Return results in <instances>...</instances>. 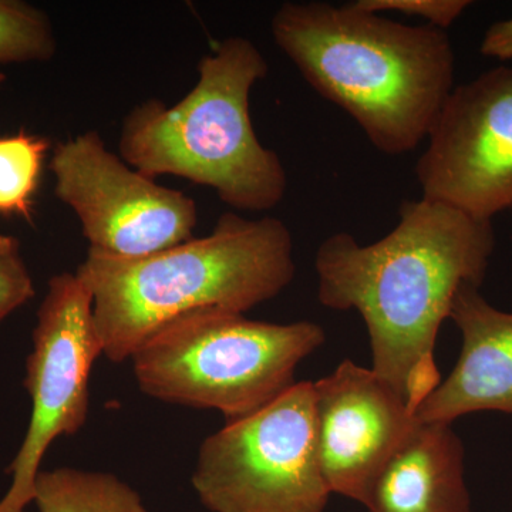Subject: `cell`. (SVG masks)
<instances>
[{"label":"cell","instance_id":"1","mask_svg":"<svg viewBox=\"0 0 512 512\" xmlns=\"http://www.w3.org/2000/svg\"><path fill=\"white\" fill-rule=\"evenodd\" d=\"M494 248L493 222L423 197L403 201L396 227L373 244L349 232L320 242V305L362 316L373 372L414 414L441 383V325L463 286L483 285Z\"/></svg>","mask_w":512,"mask_h":512},{"label":"cell","instance_id":"2","mask_svg":"<svg viewBox=\"0 0 512 512\" xmlns=\"http://www.w3.org/2000/svg\"><path fill=\"white\" fill-rule=\"evenodd\" d=\"M271 33L306 83L386 156L426 141L454 89L456 53L446 30L404 25L355 2H285Z\"/></svg>","mask_w":512,"mask_h":512},{"label":"cell","instance_id":"3","mask_svg":"<svg viewBox=\"0 0 512 512\" xmlns=\"http://www.w3.org/2000/svg\"><path fill=\"white\" fill-rule=\"evenodd\" d=\"M74 274L92 295L103 356L121 363L181 316L245 315L271 301L292 284L296 265L284 221L225 212L204 238L137 259L89 251Z\"/></svg>","mask_w":512,"mask_h":512},{"label":"cell","instance_id":"4","mask_svg":"<svg viewBox=\"0 0 512 512\" xmlns=\"http://www.w3.org/2000/svg\"><path fill=\"white\" fill-rule=\"evenodd\" d=\"M247 37H228L198 63L194 89L174 106L148 99L121 126L120 157L156 180L173 175L211 188L232 210L264 212L284 201L288 174L256 136L251 92L268 74Z\"/></svg>","mask_w":512,"mask_h":512},{"label":"cell","instance_id":"5","mask_svg":"<svg viewBox=\"0 0 512 512\" xmlns=\"http://www.w3.org/2000/svg\"><path fill=\"white\" fill-rule=\"evenodd\" d=\"M319 323H271L208 309L168 323L131 357L141 392L191 409L244 419L295 384L306 357L322 348Z\"/></svg>","mask_w":512,"mask_h":512},{"label":"cell","instance_id":"6","mask_svg":"<svg viewBox=\"0 0 512 512\" xmlns=\"http://www.w3.org/2000/svg\"><path fill=\"white\" fill-rule=\"evenodd\" d=\"M191 483L211 512H325L332 494L316 450L313 382L208 436Z\"/></svg>","mask_w":512,"mask_h":512},{"label":"cell","instance_id":"7","mask_svg":"<svg viewBox=\"0 0 512 512\" xmlns=\"http://www.w3.org/2000/svg\"><path fill=\"white\" fill-rule=\"evenodd\" d=\"M100 356L89 289L72 272L53 276L37 309L26 359L25 387L32 404L28 430L6 470L10 485L0 498V512H28L50 446L83 429L90 410V376Z\"/></svg>","mask_w":512,"mask_h":512},{"label":"cell","instance_id":"8","mask_svg":"<svg viewBox=\"0 0 512 512\" xmlns=\"http://www.w3.org/2000/svg\"><path fill=\"white\" fill-rule=\"evenodd\" d=\"M49 170L56 197L76 215L89 251L137 259L194 238V198L134 170L96 130L57 143Z\"/></svg>","mask_w":512,"mask_h":512},{"label":"cell","instance_id":"9","mask_svg":"<svg viewBox=\"0 0 512 512\" xmlns=\"http://www.w3.org/2000/svg\"><path fill=\"white\" fill-rule=\"evenodd\" d=\"M416 163L421 197L491 221L512 208V67L454 86Z\"/></svg>","mask_w":512,"mask_h":512},{"label":"cell","instance_id":"10","mask_svg":"<svg viewBox=\"0 0 512 512\" xmlns=\"http://www.w3.org/2000/svg\"><path fill=\"white\" fill-rule=\"evenodd\" d=\"M313 413L319 466L330 494L362 505L419 423L389 383L349 359L313 382Z\"/></svg>","mask_w":512,"mask_h":512},{"label":"cell","instance_id":"11","mask_svg":"<svg viewBox=\"0 0 512 512\" xmlns=\"http://www.w3.org/2000/svg\"><path fill=\"white\" fill-rule=\"evenodd\" d=\"M450 319L463 345L454 369L417 410L423 423L453 424L478 412L512 416V313L500 311L478 286L458 291Z\"/></svg>","mask_w":512,"mask_h":512},{"label":"cell","instance_id":"12","mask_svg":"<svg viewBox=\"0 0 512 512\" xmlns=\"http://www.w3.org/2000/svg\"><path fill=\"white\" fill-rule=\"evenodd\" d=\"M464 457L453 424L419 420L370 488L367 512H471Z\"/></svg>","mask_w":512,"mask_h":512},{"label":"cell","instance_id":"13","mask_svg":"<svg viewBox=\"0 0 512 512\" xmlns=\"http://www.w3.org/2000/svg\"><path fill=\"white\" fill-rule=\"evenodd\" d=\"M33 504L39 512H148L140 494L119 477L73 467L40 471Z\"/></svg>","mask_w":512,"mask_h":512},{"label":"cell","instance_id":"14","mask_svg":"<svg viewBox=\"0 0 512 512\" xmlns=\"http://www.w3.org/2000/svg\"><path fill=\"white\" fill-rule=\"evenodd\" d=\"M50 143L20 130L0 137V214L32 220L33 204Z\"/></svg>","mask_w":512,"mask_h":512},{"label":"cell","instance_id":"15","mask_svg":"<svg viewBox=\"0 0 512 512\" xmlns=\"http://www.w3.org/2000/svg\"><path fill=\"white\" fill-rule=\"evenodd\" d=\"M57 53L52 20L22 0H0V64L46 63Z\"/></svg>","mask_w":512,"mask_h":512},{"label":"cell","instance_id":"16","mask_svg":"<svg viewBox=\"0 0 512 512\" xmlns=\"http://www.w3.org/2000/svg\"><path fill=\"white\" fill-rule=\"evenodd\" d=\"M35 281L13 235L0 234V323L35 298Z\"/></svg>","mask_w":512,"mask_h":512},{"label":"cell","instance_id":"17","mask_svg":"<svg viewBox=\"0 0 512 512\" xmlns=\"http://www.w3.org/2000/svg\"><path fill=\"white\" fill-rule=\"evenodd\" d=\"M355 3L367 12L399 13L407 18L424 20L426 25L440 30L451 28L473 5L468 0H356Z\"/></svg>","mask_w":512,"mask_h":512},{"label":"cell","instance_id":"18","mask_svg":"<svg viewBox=\"0 0 512 512\" xmlns=\"http://www.w3.org/2000/svg\"><path fill=\"white\" fill-rule=\"evenodd\" d=\"M480 53L500 62L512 60V18L495 22L485 30Z\"/></svg>","mask_w":512,"mask_h":512},{"label":"cell","instance_id":"19","mask_svg":"<svg viewBox=\"0 0 512 512\" xmlns=\"http://www.w3.org/2000/svg\"><path fill=\"white\" fill-rule=\"evenodd\" d=\"M5 73L2 72V70H0V84H2L3 82H5Z\"/></svg>","mask_w":512,"mask_h":512}]
</instances>
